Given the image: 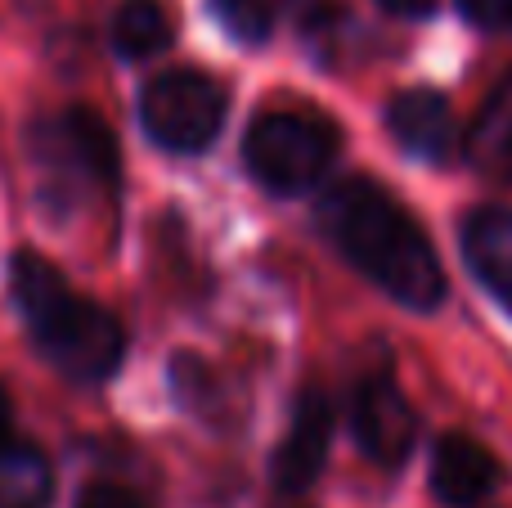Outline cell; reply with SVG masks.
<instances>
[{
    "label": "cell",
    "mask_w": 512,
    "mask_h": 508,
    "mask_svg": "<svg viewBox=\"0 0 512 508\" xmlns=\"http://www.w3.org/2000/svg\"><path fill=\"white\" fill-rule=\"evenodd\" d=\"M319 225L355 270L373 279L391 302L409 311H436L445 297V270L427 234L382 194L373 180H342L319 198Z\"/></svg>",
    "instance_id": "obj_1"
},
{
    "label": "cell",
    "mask_w": 512,
    "mask_h": 508,
    "mask_svg": "<svg viewBox=\"0 0 512 508\" xmlns=\"http://www.w3.org/2000/svg\"><path fill=\"white\" fill-rule=\"evenodd\" d=\"M18 311L32 324L36 347L50 356L54 369L81 383H104L117 374L126 356V333L104 306L72 297L63 275L36 252H18L9 270Z\"/></svg>",
    "instance_id": "obj_2"
},
{
    "label": "cell",
    "mask_w": 512,
    "mask_h": 508,
    "mask_svg": "<svg viewBox=\"0 0 512 508\" xmlns=\"http://www.w3.org/2000/svg\"><path fill=\"white\" fill-rule=\"evenodd\" d=\"M337 158V131L315 113H265L243 140V162L265 189L297 194L310 189Z\"/></svg>",
    "instance_id": "obj_3"
},
{
    "label": "cell",
    "mask_w": 512,
    "mask_h": 508,
    "mask_svg": "<svg viewBox=\"0 0 512 508\" xmlns=\"http://www.w3.org/2000/svg\"><path fill=\"white\" fill-rule=\"evenodd\" d=\"M140 122L162 149L203 153L225 126V90L207 72H162L140 95Z\"/></svg>",
    "instance_id": "obj_4"
},
{
    "label": "cell",
    "mask_w": 512,
    "mask_h": 508,
    "mask_svg": "<svg viewBox=\"0 0 512 508\" xmlns=\"http://www.w3.org/2000/svg\"><path fill=\"white\" fill-rule=\"evenodd\" d=\"M36 158L68 171L77 180H90L99 189L117 185V140L90 108H68L59 117H45L36 126Z\"/></svg>",
    "instance_id": "obj_5"
},
{
    "label": "cell",
    "mask_w": 512,
    "mask_h": 508,
    "mask_svg": "<svg viewBox=\"0 0 512 508\" xmlns=\"http://www.w3.org/2000/svg\"><path fill=\"white\" fill-rule=\"evenodd\" d=\"M351 428L360 450L382 468H396L409 459L418 437V419H414V405L405 401L391 378H364L355 387V401H351Z\"/></svg>",
    "instance_id": "obj_6"
},
{
    "label": "cell",
    "mask_w": 512,
    "mask_h": 508,
    "mask_svg": "<svg viewBox=\"0 0 512 508\" xmlns=\"http://www.w3.org/2000/svg\"><path fill=\"white\" fill-rule=\"evenodd\" d=\"M328 446H333V405H328L324 392L310 387L297 401V414H292L288 437L274 450V486L279 491H306V486L319 482L328 464Z\"/></svg>",
    "instance_id": "obj_7"
},
{
    "label": "cell",
    "mask_w": 512,
    "mask_h": 508,
    "mask_svg": "<svg viewBox=\"0 0 512 508\" xmlns=\"http://www.w3.org/2000/svg\"><path fill=\"white\" fill-rule=\"evenodd\" d=\"M499 486V464L481 441L450 432L436 441L432 450V491L441 504L450 508H472L481 504Z\"/></svg>",
    "instance_id": "obj_8"
},
{
    "label": "cell",
    "mask_w": 512,
    "mask_h": 508,
    "mask_svg": "<svg viewBox=\"0 0 512 508\" xmlns=\"http://www.w3.org/2000/svg\"><path fill=\"white\" fill-rule=\"evenodd\" d=\"M387 131L405 153L436 162V158H445L450 135H454L450 104H445L441 90H427V86L400 90L387 108Z\"/></svg>",
    "instance_id": "obj_9"
},
{
    "label": "cell",
    "mask_w": 512,
    "mask_h": 508,
    "mask_svg": "<svg viewBox=\"0 0 512 508\" xmlns=\"http://www.w3.org/2000/svg\"><path fill=\"white\" fill-rule=\"evenodd\" d=\"M463 257L472 275L504 306H512V212L508 207H477L463 221Z\"/></svg>",
    "instance_id": "obj_10"
},
{
    "label": "cell",
    "mask_w": 512,
    "mask_h": 508,
    "mask_svg": "<svg viewBox=\"0 0 512 508\" xmlns=\"http://www.w3.org/2000/svg\"><path fill=\"white\" fill-rule=\"evenodd\" d=\"M468 158L481 176L512 180V77L499 81L481 104L468 131Z\"/></svg>",
    "instance_id": "obj_11"
},
{
    "label": "cell",
    "mask_w": 512,
    "mask_h": 508,
    "mask_svg": "<svg viewBox=\"0 0 512 508\" xmlns=\"http://www.w3.org/2000/svg\"><path fill=\"white\" fill-rule=\"evenodd\" d=\"M54 495V468L27 441H5L0 446V508H50Z\"/></svg>",
    "instance_id": "obj_12"
},
{
    "label": "cell",
    "mask_w": 512,
    "mask_h": 508,
    "mask_svg": "<svg viewBox=\"0 0 512 508\" xmlns=\"http://www.w3.org/2000/svg\"><path fill=\"white\" fill-rule=\"evenodd\" d=\"M171 45V14L158 0H122L113 14V50L122 59H149Z\"/></svg>",
    "instance_id": "obj_13"
},
{
    "label": "cell",
    "mask_w": 512,
    "mask_h": 508,
    "mask_svg": "<svg viewBox=\"0 0 512 508\" xmlns=\"http://www.w3.org/2000/svg\"><path fill=\"white\" fill-rule=\"evenodd\" d=\"M212 14L234 41L261 45L274 27V0H212Z\"/></svg>",
    "instance_id": "obj_14"
},
{
    "label": "cell",
    "mask_w": 512,
    "mask_h": 508,
    "mask_svg": "<svg viewBox=\"0 0 512 508\" xmlns=\"http://www.w3.org/2000/svg\"><path fill=\"white\" fill-rule=\"evenodd\" d=\"M459 9H463V18H468V23L486 27V32L512 23V0H459Z\"/></svg>",
    "instance_id": "obj_15"
},
{
    "label": "cell",
    "mask_w": 512,
    "mask_h": 508,
    "mask_svg": "<svg viewBox=\"0 0 512 508\" xmlns=\"http://www.w3.org/2000/svg\"><path fill=\"white\" fill-rule=\"evenodd\" d=\"M77 508H149L140 500L135 491H126V486H86L81 491V500H77Z\"/></svg>",
    "instance_id": "obj_16"
},
{
    "label": "cell",
    "mask_w": 512,
    "mask_h": 508,
    "mask_svg": "<svg viewBox=\"0 0 512 508\" xmlns=\"http://www.w3.org/2000/svg\"><path fill=\"white\" fill-rule=\"evenodd\" d=\"M387 14H400V18H427L436 9V0H378Z\"/></svg>",
    "instance_id": "obj_17"
},
{
    "label": "cell",
    "mask_w": 512,
    "mask_h": 508,
    "mask_svg": "<svg viewBox=\"0 0 512 508\" xmlns=\"http://www.w3.org/2000/svg\"><path fill=\"white\" fill-rule=\"evenodd\" d=\"M14 441V405H9V392L0 387V446Z\"/></svg>",
    "instance_id": "obj_18"
}]
</instances>
